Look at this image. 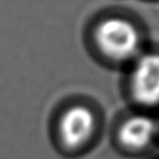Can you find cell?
I'll return each mask as SVG.
<instances>
[{"instance_id":"obj_1","label":"cell","mask_w":159,"mask_h":159,"mask_svg":"<svg viewBox=\"0 0 159 159\" xmlns=\"http://www.w3.org/2000/svg\"><path fill=\"white\" fill-rule=\"evenodd\" d=\"M98 52L109 61H133L142 51V36L137 25L122 16L102 19L93 30Z\"/></svg>"},{"instance_id":"obj_5","label":"cell","mask_w":159,"mask_h":159,"mask_svg":"<svg viewBox=\"0 0 159 159\" xmlns=\"http://www.w3.org/2000/svg\"><path fill=\"white\" fill-rule=\"evenodd\" d=\"M158 134H159V122H158Z\"/></svg>"},{"instance_id":"obj_3","label":"cell","mask_w":159,"mask_h":159,"mask_svg":"<svg viewBox=\"0 0 159 159\" xmlns=\"http://www.w3.org/2000/svg\"><path fill=\"white\" fill-rule=\"evenodd\" d=\"M97 130V117L84 104H73L60 116L57 134L61 144L68 150L84 148L94 137Z\"/></svg>"},{"instance_id":"obj_2","label":"cell","mask_w":159,"mask_h":159,"mask_svg":"<svg viewBox=\"0 0 159 159\" xmlns=\"http://www.w3.org/2000/svg\"><path fill=\"white\" fill-rule=\"evenodd\" d=\"M132 99L144 107L159 106V52H140L134 60L128 77Z\"/></svg>"},{"instance_id":"obj_4","label":"cell","mask_w":159,"mask_h":159,"mask_svg":"<svg viewBox=\"0 0 159 159\" xmlns=\"http://www.w3.org/2000/svg\"><path fill=\"white\" fill-rule=\"evenodd\" d=\"M158 135V120L145 113H135L120 122L117 142L128 152H142L152 145Z\"/></svg>"}]
</instances>
